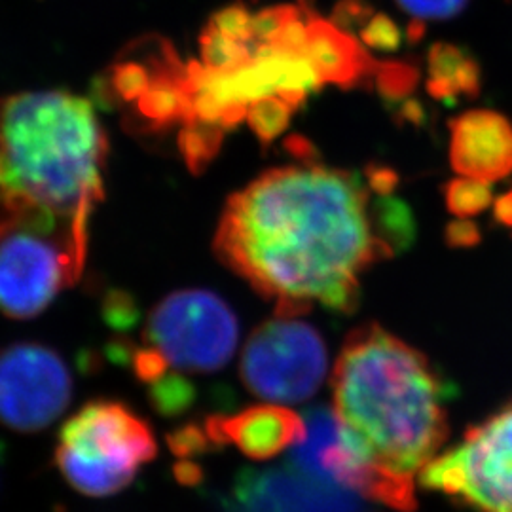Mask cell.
<instances>
[{
  "mask_svg": "<svg viewBox=\"0 0 512 512\" xmlns=\"http://www.w3.org/2000/svg\"><path fill=\"white\" fill-rule=\"evenodd\" d=\"M200 397L198 385L179 372H167L148 385L147 399L152 410L164 418H179L194 408Z\"/></svg>",
  "mask_w": 512,
  "mask_h": 512,
  "instance_id": "obj_16",
  "label": "cell"
},
{
  "mask_svg": "<svg viewBox=\"0 0 512 512\" xmlns=\"http://www.w3.org/2000/svg\"><path fill=\"white\" fill-rule=\"evenodd\" d=\"M84 262L65 239L21 228L0 239V311L33 319L78 283Z\"/></svg>",
  "mask_w": 512,
  "mask_h": 512,
  "instance_id": "obj_9",
  "label": "cell"
},
{
  "mask_svg": "<svg viewBox=\"0 0 512 512\" xmlns=\"http://www.w3.org/2000/svg\"><path fill=\"white\" fill-rule=\"evenodd\" d=\"M165 439L171 452L179 459L200 458L217 450L215 444L209 439L203 423L198 421L184 423L181 427L173 429L171 433H167Z\"/></svg>",
  "mask_w": 512,
  "mask_h": 512,
  "instance_id": "obj_18",
  "label": "cell"
},
{
  "mask_svg": "<svg viewBox=\"0 0 512 512\" xmlns=\"http://www.w3.org/2000/svg\"><path fill=\"white\" fill-rule=\"evenodd\" d=\"M173 471H175V478L184 486H198V484H202V467L198 463L190 461V459H181L173 467Z\"/></svg>",
  "mask_w": 512,
  "mask_h": 512,
  "instance_id": "obj_25",
  "label": "cell"
},
{
  "mask_svg": "<svg viewBox=\"0 0 512 512\" xmlns=\"http://www.w3.org/2000/svg\"><path fill=\"white\" fill-rule=\"evenodd\" d=\"M329 351L319 330L298 317L275 315L258 325L239 361L243 385L268 403H304L327 378Z\"/></svg>",
  "mask_w": 512,
  "mask_h": 512,
  "instance_id": "obj_7",
  "label": "cell"
},
{
  "mask_svg": "<svg viewBox=\"0 0 512 512\" xmlns=\"http://www.w3.org/2000/svg\"><path fill=\"white\" fill-rule=\"evenodd\" d=\"M361 38L370 50H395L401 44V31L387 16H372Z\"/></svg>",
  "mask_w": 512,
  "mask_h": 512,
  "instance_id": "obj_23",
  "label": "cell"
},
{
  "mask_svg": "<svg viewBox=\"0 0 512 512\" xmlns=\"http://www.w3.org/2000/svg\"><path fill=\"white\" fill-rule=\"evenodd\" d=\"M128 366L133 370V374L139 382L150 385L167 374L171 365L160 349L152 348V346L139 348L133 344L129 349Z\"/></svg>",
  "mask_w": 512,
  "mask_h": 512,
  "instance_id": "obj_21",
  "label": "cell"
},
{
  "mask_svg": "<svg viewBox=\"0 0 512 512\" xmlns=\"http://www.w3.org/2000/svg\"><path fill=\"white\" fill-rule=\"evenodd\" d=\"M158 456L152 425L122 401L97 399L65 421L54 463L67 484L88 497H110Z\"/></svg>",
  "mask_w": 512,
  "mask_h": 512,
  "instance_id": "obj_4",
  "label": "cell"
},
{
  "mask_svg": "<svg viewBox=\"0 0 512 512\" xmlns=\"http://www.w3.org/2000/svg\"><path fill=\"white\" fill-rule=\"evenodd\" d=\"M450 162L459 177L499 183L512 173V124L495 110H467L450 122Z\"/></svg>",
  "mask_w": 512,
  "mask_h": 512,
  "instance_id": "obj_13",
  "label": "cell"
},
{
  "mask_svg": "<svg viewBox=\"0 0 512 512\" xmlns=\"http://www.w3.org/2000/svg\"><path fill=\"white\" fill-rule=\"evenodd\" d=\"M145 342L169 365L192 372H219L234 357L239 323L224 298L207 289L169 293L148 313Z\"/></svg>",
  "mask_w": 512,
  "mask_h": 512,
  "instance_id": "obj_8",
  "label": "cell"
},
{
  "mask_svg": "<svg viewBox=\"0 0 512 512\" xmlns=\"http://www.w3.org/2000/svg\"><path fill=\"white\" fill-rule=\"evenodd\" d=\"M376 80H378L380 92L384 93L385 97L399 99L416 86L418 73L414 71V67L406 63H385V65H378Z\"/></svg>",
  "mask_w": 512,
  "mask_h": 512,
  "instance_id": "obj_22",
  "label": "cell"
},
{
  "mask_svg": "<svg viewBox=\"0 0 512 512\" xmlns=\"http://www.w3.org/2000/svg\"><path fill=\"white\" fill-rule=\"evenodd\" d=\"M397 4L414 21H442L456 18L469 0H397Z\"/></svg>",
  "mask_w": 512,
  "mask_h": 512,
  "instance_id": "obj_20",
  "label": "cell"
},
{
  "mask_svg": "<svg viewBox=\"0 0 512 512\" xmlns=\"http://www.w3.org/2000/svg\"><path fill=\"white\" fill-rule=\"evenodd\" d=\"M107 150L84 97L27 92L0 105V192L59 220L84 255L90 217L105 196Z\"/></svg>",
  "mask_w": 512,
  "mask_h": 512,
  "instance_id": "obj_3",
  "label": "cell"
},
{
  "mask_svg": "<svg viewBox=\"0 0 512 512\" xmlns=\"http://www.w3.org/2000/svg\"><path fill=\"white\" fill-rule=\"evenodd\" d=\"M101 313H103V319L107 321L110 329L118 330V332H128L141 319V311L137 306V300L124 289H110V291H107L105 298H103Z\"/></svg>",
  "mask_w": 512,
  "mask_h": 512,
  "instance_id": "obj_19",
  "label": "cell"
},
{
  "mask_svg": "<svg viewBox=\"0 0 512 512\" xmlns=\"http://www.w3.org/2000/svg\"><path fill=\"white\" fill-rule=\"evenodd\" d=\"M446 241L456 247H473L480 241V234L473 222L467 219H459L452 222L446 230Z\"/></svg>",
  "mask_w": 512,
  "mask_h": 512,
  "instance_id": "obj_24",
  "label": "cell"
},
{
  "mask_svg": "<svg viewBox=\"0 0 512 512\" xmlns=\"http://www.w3.org/2000/svg\"><path fill=\"white\" fill-rule=\"evenodd\" d=\"M73 372L44 344L16 342L0 349V423L18 433L52 425L73 401Z\"/></svg>",
  "mask_w": 512,
  "mask_h": 512,
  "instance_id": "obj_10",
  "label": "cell"
},
{
  "mask_svg": "<svg viewBox=\"0 0 512 512\" xmlns=\"http://www.w3.org/2000/svg\"><path fill=\"white\" fill-rule=\"evenodd\" d=\"M289 456L294 469L342 492L399 512L418 509L414 478L393 473L372 458L334 408H313L306 414V437Z\"/></svg>",
  "mask_w": 512,
  "mask_h": 512,
  "instance_id": "obj_5",
  "label": "cell"
},
{
  "mask_svg": "<svg viewBox=\"0 0 512 512\" xmlns=\"http://www.w3.org/2000/svg\"><path fill=\"white\" fill-rule=\"evenodd\" d=\"M421 486L475 512H512V401L431 459Z\"/></svg>",
  "mask_w": 512,
  "mask_h": 512,
  "instance_id": "obj_6",
  "label": "cell"
},
{
  "mask_svg": "<svg viewBox=\"0 0 512 512\" xmlns=\"http://www.w3.org/2000/svg\"><path fill=\"white\" fill-rule=\"evenodd\" d=\"M427 88L437 99L473 97L480 90V69L475 59L452 44H435L429 52Z\"/></svg>",
  "mask_w": 512,
  "mask_h": 512,
  "instance_id": "obj_15",
  "label": "cell"
},
{
  "mask_svg": "<svg viewBox=\"0 0 512 512\" xmlns=\"http://www.w3.org/2000/svg\"><path fill=\"white\" fill-rule=\"evenodd\" d=\"M414 217L393 194H378L357 173L329 165L275 167L230 196L215 234V255L275 315L321 306L353 313L363 275L406 251Z\"/></svg>",
  "mask_w": 512,
  "mask_h": 512,
  "instance_id": "obj_1",
  "label": "cell"
},
{
  "mask_svg": "<svg viewBox=\"0 0 512 512\" xmlns=\"http://www.w3.org/2000/svg\"><path fill=\"white\" fill-rule=\"evenodd\" d=\"M490 184L459 177L444 186V202L450 213L459 219H469L484 213L492 205Z\"/></svg>",
  "mask_w": 512,
  "mask_h": 512,
  "instance_id": "obj_17",
  "label": "cell"
},
{
  "mask_svg": "<svg viewBox=\"0 0 512 512\" xmlns=\"http://www.w3.org/2000/svg\"><path fill=\"white\" fill-rule=\"evenodd\" d=\"M495 220L501 226H512V190L495 202Z\"/></svg>",
  "mask_w": 512,
  "mask_h": 512,
  "instance_id": "obj_26",
  "label": "cell"
},
{
  "mask_svg": "<svg viewBox=\"0 0 512 512\" xmlns=\"http://www.w3.org/2000/svg\"><path fill=\"white\" fill-rule=\"evenodd\" d=\"M330 380L336 416L389 471L414 478L439 456L456 389L421 351L363 325L349 332Z\"/></svg>",
  "mask_w": 512,
  "mask_h": 512,
  "instance_id": "obj_2",
  "label": "cell"
},
{
  "mask_svg": "<svg viewBox=\"0 0 512 512\" xmlns=\"http://www.w3.org/2000/svg\"><path fill=\"white\" fill-rule=\"evenodd\" d=\"M304 54L323 86L336 84L348 90L378 69V63H374L355 38L336 23L317 18L315 14L310 16Z\"/></svg>",
  "mask_w": 512,
  "mask_h": 512,
  "instance_id": "obj_14",
  "label": "cell"
},
{
  "mask_svg": "<svg viewBox=\"0 0 512 512\" xmlns=\"http://www.w3.org/2000/svg\"><path fill=\"white\" fill-rule=\"evenodd\" d=\"M203 427L215 448L236 446L247 458L279 456L306 437V420L281 404H255L232 414H211Z\"/></svg>",
  "mask_w": 512,
  "mask_h": 512,
  "instance_id": "obj_12",
  "label": "cell"
},
{
  "mask_svg": "<svg viewBox=\"0 0 512 512\" xmlns=\"http://www.w3.org/2000/svg\"><path fill=\"white\" fill-rule=\"evenodd\" d=\"M355 495L300 473L283 469H245L224 499V512H355Z\"/></svg>",
  "mask_w": 512,
  "mask_h": 512,
  "instance_id": "obj_11",
  "label": "cell"
}]
</instances>
